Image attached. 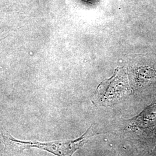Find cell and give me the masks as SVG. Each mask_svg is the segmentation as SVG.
Instances as JSON below:
<instances>
[{
    "mask_svg": "<svg viewBox=\"0 0 156 156\" xmlns=\"http://www.w3.org/2000/svg\"><path fill=\"white\" fill-rule=\"evenodd\" d=\"M129 91L127 69L124 67H117L112 77L99 84L96 94L102 103L111 104L122 98Z\"/></svg>",
    "mask_w": 156,
    "mask_h": 156,
    "instance_id": "cell-2",
    "label": "cell"
},
{
    "mask_svg": "<svg viewBox=\"0 0 156 156\" xmlns=\"http://www.w3.org/2000/svg\"><path fill=\"white\" fill-rule=\"evenodd\" d=\"M133 122L137 123L139 127H150L156 124V102L145 109Z\"/></svg>",
    "mask_w": 156,
    "mask_h": 156,
    "instance_id": "cell-3",
    "label": "cell"
},
{
    "mask_svg": "<svg viewBox=\"0 0 156 156\" xmlns=\"http://www.w3.org/2000/svg\"><path fill=\"white\" fill-rule=\"evenodd\" d=\"M94 135L91 127L88 129L81 136L75 140H62L49 142H39L22 141L16 140L9 136L8 140L21 150L35 147L47 151L57 156H73V154L79 150L87 141L91 136Z\"/></svg>",
    "mask_w": 156,
    "mask_h": 156,
    "instance_id": "cell-1",
    "label": "cell"
}]
</instances>
